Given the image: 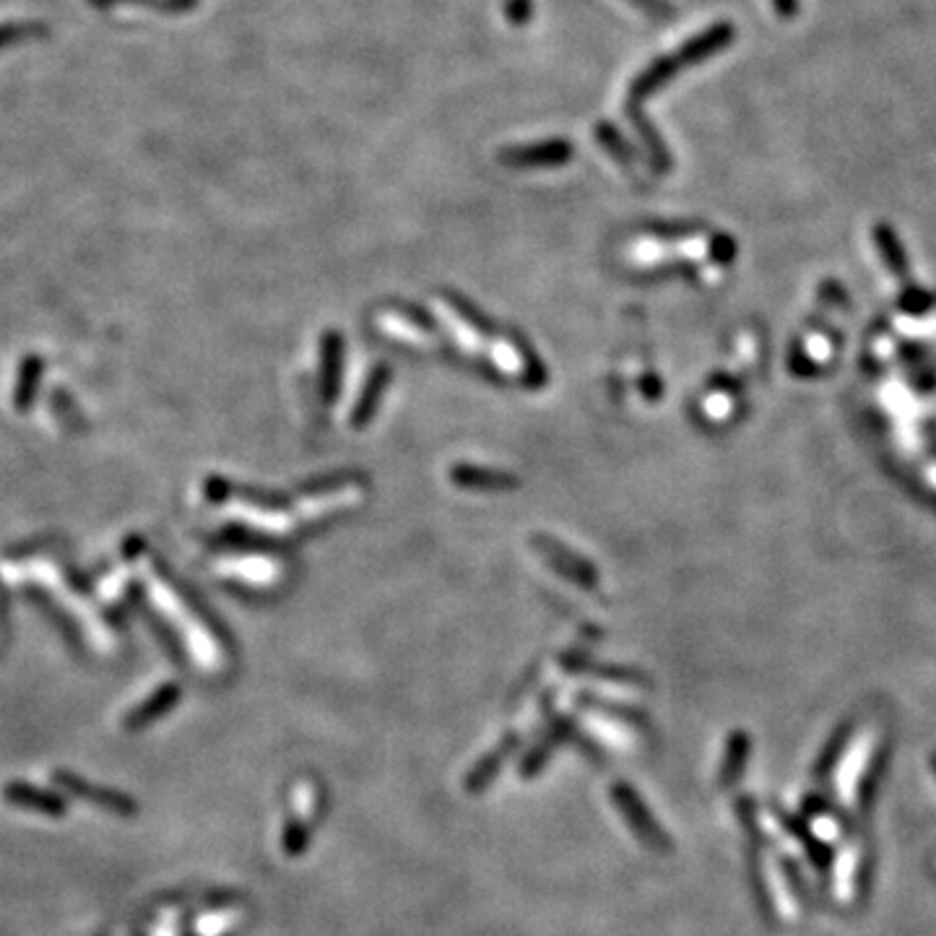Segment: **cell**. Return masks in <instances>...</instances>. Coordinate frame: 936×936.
<instances>
[{
	"mask_svg": "<svg viewBox=\"0 0 936 936\" xmlns=\"http://www.w3.org/2000/svg\"><path fill=\"white\" fill-rule=\"evenodd\" d=\"M731 39H734V26L715 24L713 29H708V32H702L700 37H695L692 42H687L676 55L656 60V65H650L648 71L637 78L635 89H632V104L640 97H648L650 91H656L661 84H666V81H669L679 68H684V65L700 63V60L710 58V55H715L718 50L728 47L731 45Z\"/></svg>",
	"mask_w": 936,
	"mask_h": 936,
	"instance_id": "1",
	"label": "cell"
},
{
	"mask_svg": "<svg viewBox=\"0 0 936 936\" xmlns=\"http://www.w3.org/2000/svg\"><path fill=\"white\" fill-rule=\"evenodd\" d=\"M55 783L68 788V791L76 793V796H84V799L94 801V804L107 806V809H112V812L117 814H133V801L130 799H125V796H120V793L115 791H107V788L89 786V783H84V780L71 773H58L55 775Z\"/></svg>",
	"mask_w": 936,
	"mask_h": 936,
	"instance_id": "2",
	"label": "cell"
},
{
	"mask_svg": "<svg viewBox=\"0 0 936 936\" xmlns=\"http://www.w3.org/2000/svg\"><path fill=\"white\" fill-rule=\"evenodd\" d=\"M614 796H617L619 806H622V812L630 817V822H632V827L637 830V835H640L643 840H648L650 845L663 848V835L658 832L656 822L648 817V812H643V806H640V801H637L635 793H632L627 786H617Z\"/></svg>",
	"mask_w": 936,
	"mask_h": 936,
	"instance_id": "3",
	"label": "cell"
},
{
	"mask_svg": "<svg viewBox=\"0 0 936 936\" xmlns=\"http://www.w3.org/2000/svg\"><path fill=\"white\" fill-rule=\"evenodd\" d=\"M874 242L879 247V255L887 263L892 276L897 279H905L908 276V258H905V247L900 242V237L895 234V229L887 227V224H877L874 227Z\"/></svg>",
	"mask_w": 936,
	"mask_h": 936,
	"instance_id": "4",
	"label": "cell"
},
{
	"mask_svg": "<svg viewBox=\"0 0 936 936\" xmlns=\"http://www.w3.org/2000/svg\"><path fill=\"white\" fill-rule=\"evenodd\" d=\"M8 801L19 806H34V809H42V812L50 814H60L63 812V801L58 796H50V793H42L32 786H19V783H13L8 786L6 791Z\"/></svg>",
	"mask_w": 936,
	"mask_h": 936,
	"instance_id": "5",
	"label": "cell"
},
{
	"mask_svg": "<svg viewBox=\"0 0 936 936\" xmlns=\"http://www.w3.org/2000/svg\"><path fill=\"white\" fill-rule=\"evenodd\" d=\"M749 754V739L747 734H741L736 731L728 741V752H726V762H723V783H734L736 778L741 775V767H744V760H747Z\"/></svg>",
	"mask_w": 936,
	"mask_h": 936,
	"instance_id": "6",
	"label": "cell"
},
{
	"mask_svg": "<svg viewBox=\"0 0 936 936\" xmlns=\"http://www.w3.org/2000/svg\"><path fill=\"white\" fill-rule=\"evenodd\" d=\"M845 739H848V726H843V728H840V731H838V736H835V739H832L830 744H827L825 754H822V757H819V762H817V778H819V780H825L827 775H830V767L835 765V762H838L840 752H843V747H845Z\"/></svg>",
	"mask_w": 936,
	"mask_h": 936,
	"instance_id": "7",
	"label": "cell"
},
{
	"mask_svg": "<svg viewBox=\"0 0 936 936\" xmlns=\"http://www.w3.org/2000/svg\"><path fill=\"white\" fill-rule=\"evenodd\" d=\"M773 6L783 19H791L799 13V0H773Z\"/></svg>",
	"mask_w": 936,
	"mask_h": 936,
	"instance_id": "8",
	"label": "cell"
},
{
	"mask_svg": "<svg viewBox=\"0 0 936 936\" xmlns=\"http://www.w3.org/2000/svg\"><path fill=\"white\" fill-rule=\"evenodd\" d=\"M640 6L648 8L650 13H656V16H663V13H669V6H666V0H637Z\"/></svg>",
	"mask_w": 936,
	"mask_h": 936,
	"instance_id": "9",
	"label": "cell"
},
{
	"mask_svg": "<svg viewBox=\"0 0 936 936\" xmlns=\"http://www.w3.org/2000/svg\"><path fill=\"white\" fill-rule=\"evenodd\" d=\"M934 767H936V754H934Z\"/></svg>",
	"mask_w": 936,
	"mask_h": 936,
	"instance_id": "10",
	"label": "cell"
}]
</instances>
